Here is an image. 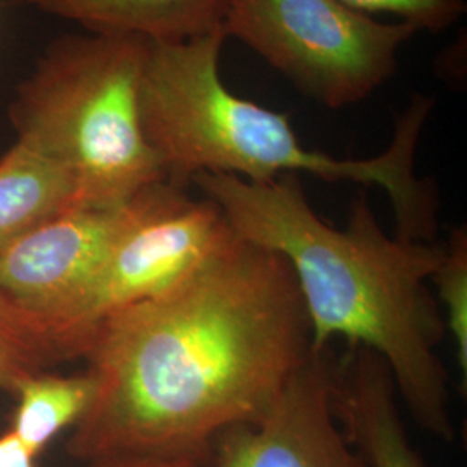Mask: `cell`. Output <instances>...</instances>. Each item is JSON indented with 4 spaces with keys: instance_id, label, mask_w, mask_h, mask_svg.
<instances>
[{
    "instance_id": "7a4b0ae2",
    "label": "cell",
    "mask_w": 467,
    "mask_h": 467,
    "mask_svg": "<svg viewBox=\"0 0 467 467\" xmlns=\"http://www.w3.org/2000/svg\"><path fill=\"white\" fill-rule=\"evenodd\" d=\"M189 184L217 202L239 237L287 262L314 353L336 337L378 353L419 426L453 440L449 376L436 353L447 329L428 287L443 246L388 235L362 192L345 229H334L316 213L296 173L251 182L202 171Z\"/></svg>"
},
{
    "instance_id": "2e32d148",
    "label": "cell",
    "mask_w": 467,
    "mask_h": 467,
    "mask_svg": "<svg viewBox=\"0 0 467 467\" xmlns=\"http://www.w3.org/2000/svg\"><path fill=\"white\" fill-rule=\"evenodd\" d=\"M84 467H206V464L192 459L119 455V457H104L98 461H90V462H85Z\"/></svg>"
},
{
    "instance_id": "4fadbf2b",
    "label": "cell",
    "mask_w": 467,
    "mask_h": 467,
    "mask_svg": "<svg viewBox=\"0 0 467 467\" xmlns=\"http://www.w3.org/2000/svg\"><path fill=\"white\" fill-rule=\"evenodd\" d=\"M61 362L49 326L0 291V389L15 395L25 379Z\"/></svg>"
},
{
    "instance_id": "9c48e42d",
    "label": "cell",
    "mask_w": 467,
    "mask_h": 467,
    "mask_svg": "<svg viewBox=\"0 0 467 467\" xmlns=\"http://www.w3.org/2000/svg\"><path fill=\"white\" fill-rule=\"evenodd\" d=\"M397 397L393 376L378 353L348 347L334 358V416L368 467H424L405 433Z\"/></svg>"
},
{
    "instance_id": "7c38bea8",
    "label": "cell",
    "mask_w": 467,
    "mask_h": 467,
    "mask_svg": "<svg viewBox=\"0 0 467 467\" xmlns=\"http://www.w3.org/2000/svg\"><path fill=\"white\" fill-rule=\"evenodd\" d=\"M11 431L40 457L52 440L73 428L94 397V379L85 370L59 376L40 370L17 386Z\"/></svg>"
},
{
    "instance_id": "3957f363",
    "label": "cell",
    "mask_w": 467,
    "mask_h": 467,
    "mask_svg": "<svg viewBox=\"0 0 467 467\" xmlns=\"http://www.w3.org/2000/svg\"><path fill=\"white\" fill-rule=\"evenodd\" d=\"M223 26L181 42H150L140 90L144 135L160 156L167 179L185 185L196 173H227L268 182L284 173H310L327 182L381 187L389 198L397 235L433 243L438 192L414 171L420 134L434 98L416 94L395 121L393 140L368 160L334 158L306 150L289 115L231 92L220 77Z\"/></svg>"
},
{
    "instance_id": "ba28073f",
    "label": "cell",
    "mask_w": 467,
    "mask_h": 467,
    "mask_svg": "<svg viewBox=\"0 0 467 467\" xmlns=\"http://www.w3.org/2000/svg\"><path fill=\"white\" fill-rule=\"evenodd\" d=\"M134 198L73 206L23 234L0 254V291L52 329L130 222Z\"/></svg>"
},
{
    "instance_id": "8992f818",
    "label": "cell",
    "mask_w": 467,
    "mask_h": 467,
    "mask_svg": "<svg viewBox=\"0 0 467 467\" xmlns=\"http://www.w3.org/2000/svg\"><path fill=\"white\" fill-rule=\"evenodd\" d=\"M217 202L163 181L134 198L132 218L94 275L54 324L67 360L84 358L100 326L181 281L234 237Z\"/></svg>"
},
{
    "instance_id": "6da1fadb",
    "label": "cell",
    "mask_w": 467,
    "mask_h": 467,
    "mask_svg": "<svg viewBox=\"0 0 467 467\" xmlns=\"http://www.w3.org/2000/svg\"><path fill=\"white\" fill-rule=\"evenodd\" d=\"M312 355L287 262L234 234L181 281L96 331L84 355L94 397L67 455L208 466L218 436L262 418Z\"/></svg>"
},
{
    "instance_id": "5bb4252c",
    "label": "cell",
    "mask_w": 467,
    "mask_h": 467,
    "mask_svg": "<svg viewBox=\"0 0 467 467\" xmlns=\"http://www.w3.org/2000/svg\"><path fill=\"white\" fill-rule=\"evenodd\" d=\"M438 293V306L445 329L455 345L457 366L462 372V391L467 381V234L466 227L453 229L443 256L431 279Z\"/></svg>"
},
{
    "instance_id": "e0dca14e",
    "label": "cell",
    "mask_w": 467,
    "mask_h": 467,
    "mask_svg": "<svg viewBox=\"0 0 467 467\" xmlns=\"http://www.w3.org/2000/svg\"><path fill=\"white\" fill-rule=\"evenodd\" d=\"M0 467H38V457L7 430L0 434Z\"/></svg>"
},
{
    "instance_id": "277c9868",
    "label": "cell",
    "mask_w": 467,
    "mask_h": 467,
    "mask_svg": "<svg viewBox=\"0 0 467 467\" xmlns=\"http://www.w3.org/2000/svg\"><path fill=\"white\" fill-rule=\"evenodd\" d=\"M150 44L132 35H69L17 87V140L63 168L80 206L115 208L168 181L140 118Z\"/></svg>"
},
{
    "instance_id": "30bf717a",
    "label": "cell",
    "mask_w": 467,
    "mask_h": 467,
    "mask_svg": "<svg viewBox=\"0 0 467 467\" xmlns=\"http://www.w3.org/2000/svg\"><path fill=\"white\" fill-rule=\"evenodd\" d=\"M49 16L82 25L88 34L132 35L181 44L223 25L229 0H28Z\"/></svg>"
},
{
    "instance_id": "52a82bcc",
    "label": "cell",
    "mask_w": 467,
    "mask_h": 467,
    "mask_svg": "<svg viewBox=\"0 0 467 467\" xmlns=\"http://www.w3.org/2000/svg\"><path fill=\"white\" fill-rule=\"evenodd\" d=\"M331 350L314 353L267 412L218 436L213 467H368L333 410Z\"/></svg>"
},
{
    "instance_id": "8fae6325",
    "label": "cell",
    "mask_w": 467,
    "mask_h": 467,
    "mask_svg": "<svg viewBox=\"0 0 467 467\" xmlns=\"http://www.w3.org/2000/svg\"><path fill=\"white\" fill-rule=\"evenodd\" d=\"M80 206L77 187L59 165L19 142L0 158V254L38 223Z\"/></svg>"
},
{
    "instance_id": "5b68a950",
    "label": "cell",
    "mask_w": 467,
    "mask_h": 467,
    "mask_svg": "<svg viewBox=\"0 0 467 467\" xmlns=\"http://www.w3.org/2000/svg\"><path fill=\"white\" fill-rule=\"evenodd\" d=\"M222 26L329 109L370 98L395 75L401 46L419 34L343 0H229Z\"/></svg>"
},
{
    "instance_id": "9a60e30c",
    "label": "cell",
    "mask_w": 467,
    "mask_h": 467,
    "mask_svg": "<svg viewBox=\"0 0 467 467\" xmlns=\"http://www.w3.org/2000/svg\"><path fill=\"white\" fill-rule=\"evenodd\" d=\"M368 15H393L419 32L441 34L457 25L467 11V0H343Z\"/></svg>"
}]
</instances>
